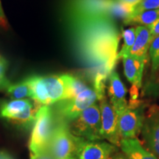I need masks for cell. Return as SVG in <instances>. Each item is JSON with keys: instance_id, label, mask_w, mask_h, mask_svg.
Masks as SVG:
<instances>
[{"instance_id": "d6a6232c", "label": "cell", "mask_w": 159, "mask_h": 159, "mask_svg": "<svg viewBox=\"0 0 159 159\" xmlns=\"http://www.w3.org/2000/svg\"><path fill=\"white\" fill-rule=\"evenodd\" d=\"M142 1H144V0H141V2H142Z\"/></svg>"}, {"instance_id": "ba28073f", "label": "cell", "mask_w": 159, "mask_h": 159, "mask_svg": "<svg viewBox=\"0 0 159 159\" xmlns=\"http://www.w3.org/2000/svg\"><path fill=\"white\" fill-rule=\"evenodd\" d=\"M141 132L148 150L159 159V105H152L145 113Z\"/></svg>"}, {"instance_id": "f546056e", "label": "cell", "mask_w": 159, "mask_h": 159, "mask_svg": "<svg viewBox=\"0 0 159 159\" xmlns=\"http://www.w3.org/2000/svg\"><path fill=\"white\" fill-rule=\"evenodd\" d=\"M111 159H129L124 153H117L111 158Z\"/></svg>"}, {"instance_id": "4dcf8cb0", "label": "cell", "mask_w": 159, "mask_h": 159, "mask_svg": "<svg viewBox=\"0 0 159 159\" xmlns=\"http://www.w3.org/2000/svg\"><path fill=\"white\" fill-rule=\"evenodd\" d=\"M64 159H78V158H77V156H70V157H68V158H64Z\"/></svg>"}, {"instance_id": "7402d4cb", "label": "cell", "mask_w": 159, "mask_h": 159, "mask_svg": "<svg viewBox=\"0 0 159 159\" xmlns=\"http://www.w3.org/2000/svg\"><path fill=\"white\" fill-rule=\"evenodd\" d=\"M148 52L152 66V72L154 74L159 71V35L152 40Z\"/></svg>"}, {"instance_id": "277c9868", "label": "cell", "mask_w": 159, "mask_h": 159, "mask_svg": "<svg viewBox=\"0 0 159 159\" xmlns=\"http://www.w3.org/2000/svg\"><path fill=\"white\" fill-rule=\"evenodd\" d=\"M33 125L30 139V150L32 153L46 151L55 127L53 113L49 105L40 107Z\"/></svg>"}, {"instance_id": "52a82bcc", "label": "cell", "mask_w": 159, "mask_h": 159, "mask_svg": "<svg viewBox=\"0 0 159 159\" xmlns=\"http://www.w3.org/2000/svg\"><path fill=\"white\" fill-rule=\"evenodd\" d=\"M97 95L94 89L87 88L75 98L58 102L57 113L59 119L66 122H73L83 111L96 103Z\"/></svg>"}, {"instance_id": "836d02e7", "label": "cell", "mask_w": 159, "mask_h": 159, "mask_svg": "<svg viewBox=\"0 0 159 159\" xmlns=\"http://www.w3.org/2000/svg\"><path fill=\"white\" fill-rule=\"evenodd\" d=\"M108 159H111V158H108Z\"/></svg>"}, {"instance_id": "603a6c76", "label": "cell", "mask_w": 159, "mask_h": 159, "mask_svg": "<svg viewBox=\"0 0 159 159\" xmlns=\"http://www.w3.org/2000/svg\"><path fill=\"white\" fill-rule=\"evenodd\" d=\"M155 9H159V0H144L134 6L131 16L138 14L144 11Z\"/></svg>"}, {"instance_id": "9a60e30c", "label": "cell", "mask_w": 159, "mask_h": 159, "mask_svg": "<svg viewBox=\"0 0 159 159\" xmlns=\"http://www.w3.org/2000/svg\"><path fill=\"white\" fill-rule=\"evenodd\" d=\"M119 146L129 159H158L150 150L144 148L136 138L121 139Z\"/></svg>"}, {"instance_id": "7c38bea8", "label": "cell", "mask_w": 159, "mask_h": 159, "mask_svg": "<svg viewBox=\"0 0 159 159\" xmlns=\"http://www.w3.org/2000/svg\"><path fill=\"white\" fill-rule=\"evenodd\" d=\"M123 66L125 77L133 85V87H142V80L146 61L138 57L125 55L122 57Z\"/></svg>"}, {"instance_id": "30bf717a", "label": "cell", "mask_w": 159, "mask_h": 159, "mask_svg": "<svg viewBox=\"0 0 159 159\" xmlns=\"http://www.w3.org/2000/svg\"><path fill=\"white\" fill-rule=\"evenodd\" d=\"M115 151L111 143L88 141L80 137L76 156L78 159H108Z\"/></svg>"}, {"instance_id": "7a4b0ae2", "label": "cell", "mask_w": 159, "mask_h": 159, "mask_svg": "<svg viewBox=\"0 0 159 159\" xmlns=\"http://www.w3.org/2000/svg\"><path fill=\"white\" fill-rule=\"evenodd\" d=\"M114 0H63L62 11L69 24L100 17H110ZM112 19V18H111Z\"/></svg>"}, {"instance_id": "2e32d148", "label": "cell", "mask_w": 159, "mask_h": 159, "mask_svg": "<svg viewBox=\"0 0 159 159\" xmlns=\"http://www.w3.org/2000/svg\"><path fill=\"white\" fill-rule=\"evenodd\" d=\"M32 105L33 103L31 101L27 99H13L2 105L0 108V116L13 121L18 115L24 112Z\"/></svg>"}, {"instance_id": "44dd1931", "label": "cell", "mask_w": 159, "mask_h": 159, "mask_svg": "<svg viewBox=\"0 0 159 159\" xmlns=\"http://www.w3.org/2000/svg\"><path fill=\"white\" fill-rule=\"evenodd\" d=\"M122 37L124 39V43L118 53V60L122 58V57L125 55H128L130 49H132L136 37V27L125 30L122 32Z\"/></svg>"}, {"instance_id": "d4e9b609", "label": "cell", "mask_w": 159, "mask_h": 159, "mask_svg": "<svg viewBox=\"0 0 159 159\" xmlns=\"http://www.w3.org/2000/svg\"><path fill=\"white\" fill-rule=\"evenodd\" d=\"M9 28V25L7 22V20L4 13L2 7L1 0H0V29H2L4 30H7Z\"/></svg>"}, {"instance_id": "83f0119b", "label": "cell", "mask_w": 159, "mask_h": 159, "mask_svg": "<svg viewBox=\"0 0 159 159\" xmlns=\"http://www.w3.org/2000/svg\"><path fill=\"white\" fill-rule=\"evenodd\" d=\"M115 1L125 4V5L131 6V7H134V6L138 5L140 2L141 0H115Z\"/></svg>"}, {"instance_id": "5bb4252c", "label": "cell", "mask_w": 159, "mask_h": 159, "mask_svg": "<svg viewBox=\"0 0 159 159\" xmlns=\"http://www.w3.org/2000/svg\"><path fill=\"white\" fill-rule=\"evenodd\" d=\"M150 31L147 26H136V37L128 55L147 61L148 52L152 42Z\"/></svg>"}, {"instance_id": "ffe728a7", "label": "cell", "mask_w": 159, "mask_h": 159, "mask_svg": "<svg viewBox=\"0 0 159 159\" xmlns=\"http://www.w3.org/2000/svg\"><path fill=\"white\" fill-rule=\"evenodd\" d=\"M6 89L7 95L12 99H23L31 97L30 87L27 80L15 84H10Z\"/></svg>"}, {"instance_id": "8fae6325", "label": "cell", "mask_w": 159, "mask_h": 159, "mask_svg": "<svg viewBox=\"0 0 159 159\" xmlns=\"http://www.w3.org/2000/svg\"><path fill=\"white\" fill-rule=\"evenodd\" d=\"M108 93L110 102L118 117L128 108L127 89L116 71H112L108 77Z\"/></svg>"}, {"instance_id": "ac0fdd59", "label": "cell", "mask_w": 159, "mask_h": 159, "mask_svg": "<svg viewBox=\"0 0 159 159\" xmlns=\"http://www.w3.org/2000/svg\"><path fill=\"white\" fill-rule=\"evenodd\" d=\"M159 19V9L148 10L141 12L136 15H132L124 20L126 25L149 26Z\"/></svg>"}, {"instance_id": "4316f807", "label": "cell", "mask_w": 159, "mask_h": 159, "mask_svg": "<svg viewBox=\"0 0 159 159\" xmlns=\"http://www.w3.org/2000/svg\"><path fill=\"white\" fill-rule=\"evenodd\" d=\"M30 159H55L47 150L37 153H30Z\"/></svg>"}, {"instance_id": "8992f818", "label": "cell", "mask_w": 159, "mask_h": 159, "mask_svg": "<svg viewBox=\"0 0 159 159\" xmlns=\"http://www.w3.org/2000/svg\"><path fill=\"white\" fill-rule=\"evenodd\" d=\"M145 105L142 100L130 99L128 108L118 117L119 134L121 139H134L142 131L144 124Z\"/></svg>"}, {"instance_id": "9c48e42d", "label": "cell", "mask_w": 159, "mask_h": 159, "mask_svg": "<svg viewBox=\"0 0 159 159\" xmlns=\"http://www.w3.org/2000/svg\"><path fill=\"white\" fill-rule=\"evenodd\" d=\"M99 105L101 113V136L114 146L120 145V136L118 128V116L106 97L102 99Z\"/></svg>"}, {"instance_id": "6da1fadb", "label": "cell", "mask_w": 159, "mask_h": 159, "mask_svg": "<svg viewBox=\"0 0 159 159\" xmlns=\"http://www.w3.org/2000/svg\"><path fill=\"white\" fill-rule=\"evenodd\" d=\"M69 25L79 57L96 69L94 75L108 77L118 61L120 33L114 19L100 17Z\"/></svg>"}, {"instance_id": "e0dca14e", "label": "cell", "mask_w": 159, "mask_h": 159, "mask_svg": "<svg viewBox=\"0 0 159 159\" xmlns=\"http://www.w3.org/2000/svg\"><path fill=\"white\" fill-rule=\"evenodd\" d=\"M29 83L31 91V98L39 104L49 105V99L42 76H32L26 79Z\"/></svg>"}, {"instance_id": "484cf974", "label": "cell", "mask_w": 159, "mask_h": 159, "mask_svg": "<svg viewBox=\"0 0 159 159\" xmlns=\"http://www.w3.org/2000/svg\"><path fill=\"white\" fill-rule=\"evenodd\" d=\"M150 31L151 37H152V40H153L155 38L158 36L159 35V19L154 22L152 25L147 26Z\"/></svg>"}, {"instance_id": "1f68e13d", "label": "cell", "mask_w": 159, "mask_h": 159, "mask_svg": "<svg viewBox=\"0 0 159 159\" xmlns=\"http://www.w3.org/2000/svg\"><path fill=\"white\" fill-rule=\"evenodd\" d=\"M2 58H3V57H2L1 56H0V61H1V60H2Z\"/></svg>"}, {"instance_id": "f1b7e54d", "label": "cell", "mask_w": 159, "mask_h": 159, "mask_svg": "<svg viewBox=\"0 0 159 159\" xmlns=\"http://www.w3.org/2000/svg\"><path fill=\"white\" fill-rule=\"evenodd\" d=\"M0 159H14V158L8 152L0 150Z\"/></svg>"}, {"instance_id": "5b68a950", "label": "cell", "mask_w": 159, "mask_h": 159, "mask_svg": "<svg viewBox=\"0 0 159 159\" xmlns=\"http://www.w3.org/2000/svg\"><path fill=\"white\" fill-rule=\"evenodd\" d=\"M101 113L97 103L89 107L71 123L70 130L75 136L88 141L102 140Z\"/></svg>"}, {"instance_id": "4fadbf2b", "label": "cell", "mask_w": 159, "mask_h": 159, "mask_svg": "<svg viewBox=\"0 0 159 159\" xmlns=\"http://www.w3.org/2000/svg\"><path fill=\"white\" fill-rule=\"evenodd\" d=\"M43 81L51 104L66 99V89L63 75L43 76Z\"/></svg>"}, {"instance_id": "d6986e66", "label": "cell", "mask_w": 159, "mask_h": 159, "mask_svg": "<svg viewBox=\"0 0 159 159\" xmlns=\"http://www.w3.org/2000/svg\"><path fill=\"white\" fill-rule=\"evenodd\" d=\"M62 75L66 84V99L75 98L87 88H89L84 81L79 79L78 77L71 75Z\"/></svg>"}, {"instance_id": "cb8c5ba5", "label": "cell", "mask_w": 159, "mask_h": 159, "mask_svg": "<svg viewBox=\"0 0 159 159\" xmlns=\"http://www.w3.org/2000/svg\"><path fill=\"white\" fill-rule=\"evenodd\" d=\"M6 63L5 60L2 58L0 61V88L2 87H7L10 85V83L5 77V71H6Z\"/></svg>"}, {"instance_id": "3957f363", "label": "cell", "mask_w": 159, "mask_h": 159, "mask_svg": "<svg viewBox=\"0 0 159 159\" xmlns=\"http://www.w3.org/2000/svg\"><path fill=\"white\" fill-rule=\"evenodd\" d=\"M79 139L71 133L68 123L58 119L55 125L47 151L55 159L76 156Z\"/></svg>"}]
</instances>
